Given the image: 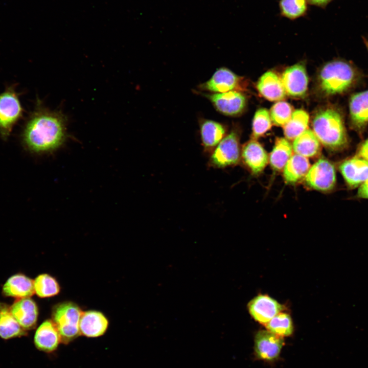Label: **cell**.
Segmentation results:
<instances>
[{
    "label": "cell",
    "instance_id": "obj_1",
    "mask_svg": "<svg viewBox=\"0 0 368 368\" xmlns=\"http://www.w3.org/2000/svg\"><path fill=\"white\" fill-rule=\"evenodd\" d=\"M66 136V119L60 111L51 110L37 100L27 120L21 134L25 147L36 154L59 148Z\"/></svg>",
    "mask_w": 368,
    "mask_h": 368
},
{
    "label": "cell",
    "instance_id": "obj_2",
    "mask_svg": "<svg viewBox=\"0 0 368 368\" xmlns=\"http://www.w3.org/2000/svg\"><path fill=\"white\" fill-rule=\"evenodd\" d=\"M313 132L320 143L331 150L343 149L348 144V136L342 118L332 108L318 111L312 121Z\"/></svg>",
    "mask_w": 368,
    "mask_h": 368
},
{
    "label": "cell",
    "instance_id": "obj_3",
    "mask_svg": "<svg viewBox=\"0 0 368 368\" xmlns=\"http://www.w3.org/2000/svg\"><path fill=\"white\" fill-rule=\"evenodd\" d=\"M319 84L327 95L342 93L355 83L356 73L349 63L343 61H334L327 63L319 73Z\"/></svg>",
    "mask_w": 368,
    "mask_h": 368
},
{
    "label": "cell",
    "instance_id": "obj_4",
    "mask_svg": "<svg viewBox=\"0 0 368 368\" xmlns=\"http://www.w3.org/2000/svg\"><path fill=\"white\" fill-rule=\"evenodd\" d=\"M82 313L78 305L71 302L60 303L53 307L52 320L62 342L68 343L80 334L79 323Z\"/></svg>",
    "mask_w": 368,
    "mask_h": 368
},
{
    "label": "cell",
    "instance_id": "obj_5",
    "mask_svg": "<svg viewBox=\"0 0 368 368\" xmlns=\"http://www.w3.org/2000/svg\"><path fill=\"white\" fill-rule=\"evenodd\" d=\"M24 109L15 86L6 87L0 94V136L6 140L13 127L22 118Z\"/></svg>",
    "mask_w": 368,
    "mask_h": 368
},
{
    "label": "cell",
    "instance_id": "obj_6",
    "mask_svg": "<svg viewBox=\"0 0 368 368\" xmlns=\"http://www.w3.org/2000/svg\"><path fill=\"white\" fill-rule=\"evenodd\" d=\"M209 155L208 165L211 167L224 168L238 164L240 159V146L237 132L232 130Z\"/></svg>",
    "mask_w": 368,
    "mask_h": 368
},
{
    "label": "cell",
    "instance_id": "obj_7",
    "mask_svg": "<svg viewBox=\"0 0 368 368\" xmlns=\"http://www.w3.org/2000/svg\"><path fill=\"white\" fill-rule=\"evenodd\" d=\"M304 179L309 187L317 191L328 192L332 190L336 185V170L330 161L321 158L310 166Z\"/></svg>",
    "mask_w": 368,
    "mask_h": 368
},
{
    "label": "cell",
    "instance_id": "obj_8",
    "mask_svg": "<svg viewBox=\"0 0 368 368\" xmlns=\"http://www.w3.org/2000/svg\"><path fill=\"white\" fill-rule=\"evenodd\" d=\"M284 344V337L267 330H260L255 337V353L259 359L274 361L279 357Z\"/></svg>",
    "mask_w": 368,
    "mask_h": 368
},
{
    "label": "cell",
    "instance_id": "obj_9",
    "mask_svg": "<svg viewBox=\"0 0 368 368\" xmlns=\"http://www.w3.org/2000/svg\"><path fill=\"white\" fill-rule=\"evenodd\" d=\"M216 109L227 116H236L241 113L246 105L244 95L237 90L224 93L205 94Z\"/></svg>",
    "mask_w": 368,
    "mask_h": 368
},
{
    "label": "cell",
    "instance_id": "obj_10",
    "mask_svg": "<svg viewBox=\"0 0 368 368\" xmlns=\"http://www.w3.org/2000/svg\"><path fill=\"white\" fill-rule=\"evenodd\" d=\"M247 308L251 317L259 323L265 325L284 309L283 306L277 300L264 294L253 298L248 303Z\"/></svg>",
    "mask_w": 368,
    "mask_h": 368
},
{
    "label": "cell",
    "instance_id": "obj_11",
    "mask_svg": "<svg viewBox=\"0 0 368 368\" xmlns=\"http://www.w3.org/2000/svg\"><path fill=\"white\" fill-rule=\"evenodd\" d=\"M285 92L294 97H302L307 91L308 78L305 66L300 63L287 68L282 78Z\"/></svg>",
    "mask_w": 368,
    "mask_h": 368
},
{
    "label": "cell",
    "instance_id": "obj_12",
    "mask_svg": "<svg viewBox=\"0 0 368 368\" xmlns=\"http://www.w3.org/2000/svg\"><path fill=\"white\" fill-rule=\"evenodd\" d=\"M241 79L229 70L218 69L207 81L199 85L200 89L214 93H224L239 89Z\"/></svg>",
    "mask_w": 368,
    "mask_h": 368
},
{
    "label": "cell",
    "instance_id": "obj_13",
    "mask_svg": "<svg viewBox=\"0 0 368 368\" xmlns=\"http://www.w3.org/2000/svg\"><path fill=\"white\" fill-rule=\"evenodd\" d=\"M339 169L346 183L354 188L368 178V161L357 155L342 162Z\"/></svg>",
    "mask_w": 368,
    "mask_h": 368
},
{
    "label": "cell",
    "instance_id": "obj_14",
    "mask_svg": "<svg viewBox=\"0 0 368 368\" xmlns=\"http://www.w3.org/2000/svg\"><path fill=\"white\" fill-rule=\"evenodd\" d=\"M10 307L12 315L24 330L35 327L38 309L35 301L30 297L17 299Z\"/></svg>",
    "mask_w": 368,
    "mask_h": 368
},
{
    "label": "cell",
    "instance_id": "obj_15",
    "mask_svg": "<svg viewBox=\"0 0 368 368\" xmlns=\"http://www.w3.org/2000/svg\"><path fill=\"white\" fill-rule=\"evenodd\" d=\"M61 341L59 332L52 320L44 321L37 328L34 335L36 347L45 352L55 351Z\"/></svg>",
    "mask_w": 368,
    "mask_h": 368
},
{
    "label": "cell",
    "instance_id": "obj_16",
    "mask_svg": "<svg viewBox=\"0 0 368 368\" xmlns=\"http://www.w3.org/2000/svg\"><path fill=\"white\" fill-rule=\"evenodd\" d=\"M199 126L203 152L210 155L226 135V128L221 123L211 120H203Z\"/></svg>",
    "mask_w": 368,
    "mask_h": 368
},
{
    "label": "cell",
    "instance_id": "obj_17",
    "mask_svg": "<svg viewBox=\"0 0 368 368\" xmlns=\"http://www.w3.org/2000/svg\"><path fill=\"white\" fill-rule=\"evenodd\" d=\"M242 158L246 165L255 174L263 171L269 161L267 153L255 140L246 143L242 150Z\"/></svg>",
    "mask_w": 368,
    "mask_h": 368
},
{
    "label": "cell",
    "instance_id": "obj_18",
    "mask_svg": "<svg viewBox=\"0 0 368 368\" xmlns=\"http://www.w3.org/2000/svg\"><path fill=\"white\" fill-rule=\"evenodd\" d=\"M108 326V319L101 312H83L79 323L80 334L88 337H99L105 333Z\"/></svg>",
    "mask_w": 368,
    "mask_h": 368
},
{
    "label": "cell",
    "instance_id": "obj_19",
    "mask_svg": "<svg viewBox=\"0 0 368 368\" xmlns=\"http://www.w3.org/2000/svg\"><path fill=\"white\" fill-rule=\"evenodd\" d=\"M3 294L17 299L30 297L35 293L34 281L18 273L10 277L4 285Z\"/></svg>",
    "mask_w": 368,
    "mask_h": 368
},
{
    "label": "cell",
    "instance_id": "obj_20",
    "mask_svg": "<svg viewBox=\"0 0 368 368\" xmlns=\"http://www.w3.org/2000/svg\"><path fill=\"white\" fill-rule=\"evenodd\" d=\"M257 86L259 93L271 101L282 100L286 94L281 79L272 71L264 73L259 79Z\"/></svg>",
    "mask_w": 368,
    "mask_h": 368
},
{
    "label": "cell",
    "instance_id": "obj_21",
    "mask_svg": "<svg viewBox=\"0 0 368 368\" xmlns=\"http://www.w3.org/2000/svg\"><path fill=\"white\" fill-rule=\"evenodd\" d=\"M349 108L352 124L358 129L363 128L368 123V90L353 95Z\"/></svg>",
    "mask_w": 368,
    "mask_h": 368
},
{
    "label": "cell",
    "instance_id": "obj_22",
    "mask_svg": "<svg viewBox=\"0 0 368 368\" xmlns=\"http://www.w3.org/2000/svg\"><path fill=\"white\" fill-rule=\"evenodd\" d=\"M294 153L307 158L317 156L321 151V145L313 131L306 129L295 138L292 145Z\"/></svg>",
    "mask_w": 368,
    "mask_h": 368
},
{
    "label": "cell",
    "instance_id": "obj_23",
    "mask_svg": "<svg viewBox=\"0 0 368 368\" xmlns=\"http://www.w3.org/2000/svg\"><path fill=\"white\" fill-rule=\"evenodd\" d=\"M27 334L12 315L10 307L0 303V337L7 340Z\"/></svg>",
    "mask_w": 368,
    "mask_h": 368
},
{
    "label": "cell",
    "instance_id": "obj_24",
    "mask_svg": "<svg viewBox=\"0 0 368 368\" xmlns=\"http://www.w3.org/2000/svg\"><path fill=\"white\" fill-rule=\"evenodd\" d=\"M310 166L308 158L293 153L283 169L285 180L289 183L298 182L305 178Z\"/></svg>",
    "mask_w": 368,
    "mask_h": 368
},
{
    "label": "cell",
    "instance_id": "obj_25",
    "mask_svg": "<svg viewBox=\"0 0 368 368\" xmlns=\"http://www.w3.org/2000/svg\"><path fill=\"white\" fill-rule=\"evenodd\" d=\"M292 145L286 138H278L269 157L272 168L275 171L283 170L286 164L292 155Z\"/></svg>",
    "mask_w": 368,
    "mask_h": 368
},
{
    "label": "cell",
    "instance_id": "obj_26",
    "mask_svg": "<svg viewBox=\"0 0 368 368\" xmlns=\"http://www.w3.org/2000/svg\"><path fill=\"white\" fill-rule=\"evenodd\" d=\"M309 115L304 110L297 109L292 112L288 122L283 126L286 139L293 140L307 129Z\"/></svg>",
    "mask_w": 368,
    "mask_h": 368
},
{
    "label": "cell",
    "instance_id": "obj_27",
    "mask_svg": "<svg viewBox=\"0 0 368 368\" xmlns=\"http://www.w3.org/2000/svg\"><path fill=\"white\" fill-rule=\"evenodd\" d=\"M34 286L35 293L41 298L56 295L60 290L57 280L47 273L39 275L34 281Z\"/></svg>",
    "mask_w": 368,
    "mask_h": 368
},
{
    "label": "cell",
    "instance_id": "obj_28",
    "mask_svg": "<svg viewBox=\"0 0 368 368\" xmlns=\"http://www.w3.org/2000/svg\"><path fill=\"white\" fill-rule=\"evenodd\" d=\"M267 330L281 337L289 336L293 332L291 316L287 313L280 312L265 325Z\"/></svg>",
    "mask_w": 368,
    "mask_h": 368
},
{
    "label": "cell",
    "instance_id": "obj_29",
    "mask_svg": "<svg viewBox=\"0 0 368 368\" xmlns=\"http://www.w3.org/2000/svg\"><path fill=\"white\" fill-rule=\"evenodd\" d=\"M279 8L282 16L294 20L306 15L308 2L306 0H280Z\"/></svg>",
    "mask_w": 368,
    "mask_h": 368
},
{
    "label": "cell",
    "instance_id": "obj_30",
    "mask_svg": "<svg viewBox=\"0 0 368 368\" xmlns=\"http://www.w3.org/2000/svg\"><path fill=\"white\" fill-rule=\"evenodd\" d=\"M292 112V108L290 104L285 101H280L271 107L270 116L274 125L284 126L290 120Z\"/></svg>",
    "mask_w": 368,
    "mask_h": 368
},
{
    "label": "cell",
    "instance_id": "obj_31",
    "mask_svg": "<svg viewBox=\"0 0 368 368\" xmlns=\"http://www.w3.org/2000/svg\"><path fill=\"white\" fill-rule=\"evenodd\" d=\"M272 121L268 111L260 108L255 113L252 122V135L258 138L268 131L271 127Z\"/></svg>",
    "mask_w": 368,
    "mask_h": 368
},
{
    "label": "cell",
    "instance_id": "obj_32",
    "mask_svg": "<svg viewBox=\"0 0 368 368\" xmlns=\"http://www.w3.org/2000/svg\"><path fill=\"white\" fill-rule=\"evenodd\" d=\"M357 196L360 198L368 199V178L359 186Z\"/></svg>",
    "mask_w": 368,
    "mask_h": 368
},
{
    "label": "cell",
    "instance_id": "obj_33",
    "mask_svg": "<svg viewBox=\"0 0 368 368\" xmlns=\"http://www.w3.org/2000/svg\"><path fill=\"white\" fill-rule=\"evenodd\" d=\"M357 155L368 161V139L360 145Z\"/></svg>",
    "mask_w": 368,
    "mask_h": 368
},
{
    "label": "cell",
    "instance_id": "obj_34",
    "mask_svg": "<svg viewBox=\"0 0 368 368\" xmlns=\"http://www.w3.org/2000/svg\"><path fill=\"white\" fill-rule=\"evenodd\" d=\"M308 4L321 8L326 6L333 0H306Z\"/></svg>",
    "mask_w": 368,
    "mask_h": 368
},
{
    "label": "cell",
    "instance_id": "obj_35",
    "mask_svg": "<svg viewBox=\"0 0 368 368\" xmlns=\"http://www.w3.org/2000/svg\"><path fill=\"white\" fill-rule=\"evenodd\" d=\"M364 41L365 44L367 47V49L368 50V39L364 38Z\"/></svg>",
    "mask_w": 368,
    "mask_h": 368
}]
</instances>
